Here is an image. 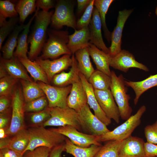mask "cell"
Instances as JSON below:
<instances>
[{"label":"cell","mask_w":157,"mask_h":157,"mask_svg":"<svg viewBox=\"0 0 157 157\" xmlns=\"http://www.w3.org/2000/svg\"><path fill=\"white\" fill-rule=\"evenodd\" d=\"M88 49L90 56L95 63L97 69L111 76L109 67L112 57L94 44L89 43Z\"/></svg>","instance_id":"obj_22"},{"label":"cell","mask_w":157,"mask_h":157,"mask_svg":"<svg viewBox=\"0 0 157 157\" xmlns=\"http://www.w3.org/2000/svg\"><path fill=\"white\" fill-rule=\"evenodd\" d=\"M49 107L48 106L44 110L39 112L33 113L30 116V120L31 123L35 127L42 124L50 117Z\"/></svg>","instance_id":"obj_41"},{"label":"cell","mask_w":157,"mask_h":157,"mask_svg":"<svg viewBox=\"0 0 157 157\" xmlns=\"http://www.w3.org/2000/svg\"></svg>","instance_id":"obj_56"},{"label":"cell","mask_w":157,"mask_h":157,"mask_svg":"<svg viewBox=\"0 0 157 157\" xmlns=\"http://www.w3.org/2000/svg\"><path fill=\"white\" fill-rule=\"evenodd\" d=\"M7 72L4 67L0 64V78H3L8 75Z\"/></svg>","instance_id":"obj_52"},{"label":"cell","mask_w":157,"mask_h":157,"mask_svg":"<svg viewBox=\"0 0 157 157\" xmlns=\"http://www.w3.org/2000/svg\"><path fill=\"white\" fill-rule=\"evenodd\" d=\"M94 90H106L110 89L111 78L104 73L95 70L88 81Z\"/></svg>","instance_id":"obj_32"},{"label":"cell","mask_w":157,"mask_h":157,"mask_svg":"<svg viewBox=\"0 0 157 157\" xmlns=\"http://www.w3.org/2000/svg\"><path fill=\"white\" fill-rule=\"evenodd\" d=\"M90 33L88 26L80 29L75 30L74 33L69 35L67 46L72 55L78 50L88 47L90 40Z\"/></svg>","instance_id":"obj_21"},{"label":"cell","mask_w":157,"mask_h":157,"mask_svg":"<svg viewBox=\"0 0 157 157\" xmlns=\"http://www.w3.org/2000/svg\"><path fill=\"white\" fill-rule=\"evenodd\" d=\"M50 129L66 137L73 143L78 146L88 147L92 144L102 145L99 140V136L83 133L70 126Z\"/></svg>","instance_id":"obj_9"},{"label":"cell","mask_w":157,"mask_h":157,"mask_svg":"<svg viewBox=\"0 0 157 157\" xmlns=\"http://www.w3.org/2000/svg\"><path fill=\"white\" fill-rule=\"evenodd\" d=\"M19 79L9 75L0 79V96L11 95Z\"/></svg>","instance_id":"obj_37"},{"label":"cell","mask_w":157,"mask_h":157,"mask_svg":"<svg viewBox=\"0 0 157 157\" xmlns=\"http://www.w3.org/2000/svg\"><path fill=\"white\" fill-rule=\"evenodd\" d=\"M91 0H77L78 10L81 12L85 7H87Z\"/></svg>","instance_id":"obj_50"},{"label":"cell","mask_w":157,"mask_h":157,"mask_svg":"<svg viewBox=\"0 0 157 157\" xmlns=\"http://www.w3.org/2000/svg\"><path fill=\"white\" fill-rule=\"evenodd\" d=\"M8 136L7 135L6 130L3 129H0V139L4 138Z\"/></svg>","instance_id":"obj_53"},{"label":"cell","mask_w":157,"mask_h":157,"mask_svg":"<svg viewBox=\"0 0 157 157\" xmlns=\"http://www.w3.org/2000/svg\"><path fill=\"white\" fill-rule=\"evenodd\" d=\"M111 83L110 90L118 107L120 117L126 120L131 116L132 109L129 103L131 97L127 93L128 88L122 74L117 76L113 71L111 72Z\"/></svg>","instance_id":"obj_5"},{"label":"cell","mask_w":157,"mask_h":157,"mask_svg":"<svg viewBox=\"0 0 157 157\" xmlns=\"http://www.w3.org/2000/svg\"><path fill=\"white\" fill-rule=\"evenodd\" d=\"M72 63L69 71H62L53 77L51 82L56 86L63 87L71 85L80 79V72L74 54L72 55Z\"/></svg>","instance_id":"obj_20"},{"label":"cell","mask_w":157,"mask_h":157,"mask_svg":"<svg viewBox=\"0 0 157 157\" xmlns=\"http://www.w3.org/2000/svg\"><path fill=\"white\" fill-rule=\"evenodd\" d=\"M12 94L0 96V114L10 112V108L12 107Z\"/></svg>","instance_id":"obj_44"},{"label":"cell","mask_w":157,"mask_h":157,"mask_svg":"<svg viewBox=\"0 0 157 157\" xmlns=\"http://www.w3.org/2000/svg\"><path fill=\"white\" fill-rule=\"evenodd\" d=\"M94 93L100 107L107 117L117 123H119L120 117L119 110L110 90H94Z\"/></svg>","instance_id":"obj_12"},{"label":"cell","mask_w":157,"mask_h":157,"mask_svg":"<svg viewBox=\"0 0 157 157\" xmlns=\"http://www.w3.org/2000/svg\"><path fill=\"white\" fill-rule=\"evenodd\" d=\"M18 15L13 3L9 0H0V26L6 21L7 18L17 17Z\"/></svg>","instance_id":"obj_36"},{"label":"cell","mask_w":157,"mask_h":157,"mask_svg":"<svg viewBox=\"0 0 157 157\" xmlns=\"http://www.w3.org/2000/svg\"><path fill=\"white\" fill-rule=\"evenodd\" d=\"M144 149L146 157H157V144L144 142Z\"/></svg>","instance_id":"obj_45"},{"label":"cell","mask_w":157,"mask_h":157,"mask_svg":"<svg viewBox=\"0 0 157 157\" xmlns=\"http://www.w3.org/2000/svg\"><path fill=\"white\" fill-rule=\"evenodd\" d=\"M11 112L0 114V129L6 130L9 127L11 122Z\"/></svg>","instance_id":"obj_46"},{"label":"cell","mask_w":157,"mask_h":157,"mask_svg":"<svg viewBox=\"0 0 157 157\" xmlns=\"http://www.w3.org/2000/svg\"><path fill=\"white\" fill-rule=\"evenodd\" d=\"M74 54L80 72L88 81L95 70L90 61L88 47L78 50Z\"/></svg>","instance_id":"obj_26"},{"label":"cell","mask_w":157,"mask_h":157,"mask_svg":"<svg viewBox=\"0 0 157 157\" xmlns=\"http://www.w3.org/2000/svg\"><path fill=\"white\" fill-rule=\"evenodd\" d=\"M36 7L42 9V10L48 12L50 8L54 6V1L52 0H38L36 1Z\"/></svg>","instance_id":"obj_47"},{"label":"cell","mask_w":157,"mask_h":157,"mask_svg":"<svg viewBox=\"0 0 157 157\" xmlns=\"http://www.w3.org/2000/svg\"><path fill=\"white\" fill-rule=\"evenodd\" d=\"M78 113L84 122L88 134L101 136L110 131L92 112L88 104Z\"/></svg>","instance_id":"obj_15"},{"label":"cell","mask_w":157,"mask_h":157,"mask_svg":"<svg viewBox=\"0 0 157 157\" xmlns=\"http://www.w3.org/2000/svg\"><path fill=\"white\" fill-rule=\"evenodd\" d=\"M102 146L92 144L88 147H80L74 144L66 138L65 151L74 157H94Z\"/></svg>","instance_id":"obj_27"},{"label":"cell","mask_w":157,"mask_h":157,"mask_svg":"<svg viewBox=\"0 0 157 157\" xmlns=\"http://www.w3.org/2000/svg\"><path fill=\"white\" fill-rule=\"evenodd\" d=\"M133 11V9H125L119 12L116 25L111 33V45L108 48V54L112 57L122 50V37L123 28L126 21Z\"/></svg>","instance_id":"obj_13"},{"label":"cell","mask_w":157,"mask_h":157,"mask_svg":"<svg viewBox=\"0 0 157 157\" xmlns=\"http://www.w3.org/2000/svg\"><path fill=\"white\" fill-rule=\"evenodd\" d=\"M11 138L9 136L0 140V149L8 147Z\"/></svg>","instance_id":"obj_51"},{"label":"cell","mask_w":157,"mask_h":157,"mask_svg":"<svg viewBox=\"0 0 157 157\" xmlns=\"http://www.w3.org/2000/svg\"><path fill=\"white\" fill-rule=\"evenodd\" d=\"M29 143L28 130L24 129L18 132L11 138L8 148L23 155Z\"/></svg>","instance_id":"obj_31"},{"label":"cell","mask_w":157,"mask_h":157,"mask_svg":"<svg viewBox=\"0 0 157 157\" xmlns=\"http://www.w3.org/2000/svg\"><path fill=\"white\" fill-rule=\"evenodd\" d=\"M65 148V142L54 147L52 149L49 157H61Z\"/></svg>","instance_id":"obj_49"},{"label":"cell","mask_w":157,"mask_h":157,"mask_svg":"<svg viewBox=\"0 0 157 157\" xmlns=\"http://www.w3.org/2000/svg\"><path fill=\"white\" fill-rule=\"evenodd\" d=\"M94 0H91L86 8L83 15L76 22V28L78 30L83 27L88 26L89 25L92 17L94 9Z\"/></svg>","instance_id":"obj_40"},{"label":"cell","mask_w":157,"mask_h":157,"mask_svg":"<svg viewBox=\"0 0 157 157\" xmlns=\"http://www.w3.org/2000/svg\"><path fill=\"white\" fill-rule=\"evenodd\" d=\"M113 0H94V6L97 10L100 17L105 36L109 42L111 41V33L108 29L106 22V16Z\"/></svg>","instance_id":"obj_33"},{"label":"cell","mask_w":157,"mask_h":157,"mask_svg":"<svg viewBox=\"0 0 157 157\" xmlns=\"http://www.w3.org/2000/svg\"><path fill=\"white\" fill-rule=\"evenodd\" d=\"M0 157H3L2 154L0 153Z\"/></svg>","instance_id":"obj_55"},{"label":"cell","mask_w":157,"mask_h":157,"mask_svg":"<svg viewBox=\"0 0 157 157\" xmlns=\"http://www.w3.org/2000/svg\"><path fill=\"white\" fill-rule=\"evenodd\" d=\"M87 104L86 93L80 79L72 85L67 99V106L78 112Z\"/></svg>","instance_id":"obj_18"},{"label":"cell","mask_w":157,"mask_h":157,"mask_svg":"<svg viewBox=\"0 0 157 157\" xmlns=\"http://www.w3.org/2000/svg\"><path fill=\"white\" fill-rule=\"evenodd\" d=\"M36 7L35 0H20L15 6V9L19 16V20L23 23L30 15L35 11Z\"/></svg>","instance_id":"obj_34"},{"label":"cell","mask_w":157,"mask_h":157,"mask_svg":"<svg viewBox=\"0 0 157 157\" xmlns=\"http://www.w3.org/2000/svg\"><path fill=\"white\" fill-rule=\"evenodd\" d=\"M143 139L131 136L122 141L119 150V157H146Z\"/></svg>","instance_id":"obj_16"},{"label":"cell","mask_w":157,"mask_h":157,"mask_svg":"<svg viewBox=\"0 0 157 157\" xmlns=\"http://www.w3.org/2000/svg\"><path fill=\"white\" fill-rule=\"evenodd\" d=\"M79 76L86 91L87 97V104L93 110L94 115L106 126L111 123V119L107 117L100 107L95 95L94 90L84 75L79 73Z\"/></svg>","instance_id":"obj_17"},{"label":"cell","mask_w":157,"mask_h":157,"mask_svg":"<svg viewBox=\"0 0 157 157\" xmlns=\"http://www.w3.org/2000/svg\"><path fill=\"white\" fill-rule=\"evenodd\" d=\"M24 25H17L1 49L2 52V58L8 60L14 57V51L17 44L19 34L24 29Z\"/></svg>","instance_id":"obj_30"},{"label":"cell","mask_w":157,"mask_h":157,"mask_svg":"<svg viewBox=\"0 0 157 157\" xmlns=\"http://www.w3.org/2000/svg\"><path fill=\"white\" fill-rule=\"evenodd\" d=\"M110 65L115 69L125 73L131 68H138L145 72L149 71L146 66L136 60L132 53L124 49L112 57Z\"/></svg>","instance_id":"obj_14"},{"label":"cell","mask_w":157,"mask_h":157,"mask_svg":"<svg viewBox=\"0 0 157 157\" xmlns=\"http://www.w3.org/2000/svg\"><path fill=\"white\" fill-rule=\"evenodd\" d=\"M39 8L37 9L33 16L31 18L28 22L24 25V29L21 33L19 35L17 44L15 51L14 53V56L18 58L27 59L28 44V36L31 24L37 14L39 11Z\"/></svg>","instance_id":"obj_25"},{"label":"cell","mask_w":157,"mask_h":157,"mask_svg":"<svg viewBox=\"0 0 157 157\" xmlns=\"http://www.w3.org/2000/svg\"><path fill=\"white\" fill-rule=\"evenodd\" d=\"M125 85L131 87L135 94L134 103L136 105L140 96L148 89L157 86V74L151 75L145 79L138 81H133L125 80Z\"/></svg>","instance_id":"obj_24"},{"label":"cell","mask_w":157,"mask_h":157,"mask_svg":"<svg viewBox=\"0 0 157 157\" xmlns=\"http://www.w3.org/2000/svg\"><path fill=\"white\" fill-rule=\"evenodd\" d=\"M122 141H107L94 157H119V150Z\"/></svg>","instance_id":"obj_35"},{"label":"cell","mask_w":157,"mask_h":157,"mask_svg":"<svg viewBox=\"0 0 157 157\" xmlns=\"http://www.w3.org/2000/svg\"><path fill=\"white\" fill-rule=\"evenodd\" d=\"M71 55H64L59 58L53 60L37 58L35 60L45 72L50 83L53 76L71 66L72 60Z\"/></svg>","instance_id":"obj_11"},{"label":"cell","mask_w":157,"mask_h":157,"mask_svg":"<svg viewBox=\"0 0 157 157\" xmlns=\"http://www.w3.org/2000/svg\"><path fill=\"white\" fill-rule=\"evenodd\" d=\"M155 14L156 15H157V6L156 8V9L155 10Z\"/></svg>","instance_id":"obj_54"},{"label":"cell","mask_w":157,"mask_h":157,"mask_svg":"<svg viewBox=\"0 0 157 157\" xmlns=\"http://www.w3.org/2000/svg\"><path fill=\"white\" fill-rule=\"evenodd\" d=\"M25 69L30 73L34 81H40L49 84L47 77L42 67L34 60L28 58H18Z\"/></svg>","instance_id":"obj_29"},{"label":"cell","mask_w":157,"mask_h":157,"mask_svg":"<svg viewBox=\"0 0 157 157\" xmlns=\"http://www.w3.org/2000/svg\"><path fill=\"white\" fill-rule=\"evenodd\" d=\"M20 82L26 103L45 96L37 83L23 79H20Z\"/></svg>","instance_id":"obj_28"},{"label":"cell","mask_w":157,"mask_h":157,"mask_svg":"<svg viewBox=\"0 0 157 157\" xmlns=\"http://www.w3.org/2000/svg\"><path fill=\"white\" fill-rule=\"evenodd\" d=\"M49 38L45 42L41 56L37 58L55 59L62 55H72L67 46L68 32L67 31L50 30Z\"/></svg>","instance_id":"obj_4"},{"label":"cell","mask_w":157,"mask_h":157,"mask_svg":"<svg viewBox=\"0 0 157 157\" xmlns=\"http://www.w3.org/2000/svg\"><path fill=\"white\" fill-rule=\"evenodd\" d=\"M52 149L45 147H40L32 151H26L23 157H49Z\"/></svg>","instance_id":"obj_43"},{"label":"cell","mask_w":157,"mask_h":157,"mask_svg":"<svg viewBox=\"0 0 157 157\" xmlns=\"http://www.w3.org/2000/svg\"><path fill=\"white\" fill-rule=\"evenodd\" d=\"M144 130L147 142L157 144V120L152 124L146 126Z\"/></svg>","instance_id":"obj_42"},{"label":"cell","mask_w":157,"mask_h":157,"mask_svg":"<svg viewBox=\"0 0 157 157\" xmlns=\"http://www.w3.org/2000/svg\"><path fill=\"white\" fill-rule=\"evenodd\" d=\"M19 20L18 16L10 18L0 26V49L2 44L6 37L12 31H13L17 25L16 24Z\"/></svg>","instance_id":"obj_38"},{"label":"cell","mask_w":157,"mask_h":157,"mask_svg":"<svg viewBox=\"0 0 157 157\" xmlns=\"http://www.w3.org/2000/svg\"><path fill=\"white\" fill-rule=\"evenodd\" d=\"M28 131L29 143L25 153L40 147L52 149L65 142L66 138L64 135L50 129H46L43 126L31 128Z\"/></svg>","instance_id":"obj_3"},{"label":"cell","mask_w":157,"mask_h":157,"mask_svg":"<svg viewBox=\"0 0 157 157\" xmlns=\"http://www.w3.org/2000/svg\"><path fill=\"white\" fill-rule=\"evenodd\" d=\"M53 12L39 11L35 19L33 28L28 39L30 44L28 53V58L33 61L36 60L42 50L45 42L48 27L51 23Z\"/></svg>","instance_id":"obj_1"},{"label":"cell","mask_w":157,"mask_h":157,"mask_svg":"<svg viewBox=\"0 0 157 157\" xmlns=\"http://www.w3.org/2000/svg\"><path fill=\"white\" fill-rule=\"evenodd\" d=\"M0 153L3 157H23V156L8 147L0 149Z\"/></svg>","instance_id":"obj_48"},{"label":"cell","mask_w":157,"mask_h":157,"mask_svg":"<svg viewBox=\"0 0 157 157\" xmlns=\"http://www.w3.org/2000/svg\"><path fill=\"white\" fill-rule=\"evenodd\" d=\"M12 110L10 125L6 130L8 136H13L25 129L24 116L26 103L22 88L19 86L15 87L12 94Z\"/></svg>","instance_id":"obj_6"},{"label":"cell","mask_w":157,"mask_h":157,"mask_svg":"<svg viewBox=\"0 0 157 157\" xmlns=\"http://www.w3.org/2000/svg\"><path fill=\"white\" fill-rule=\"evenodd\" d=\"M37 83L47 98L49 107L63 108L68 107L67 99L70 92L72 85L60 87L52 86L40 81H38Z\"/></svg>","instance_id":"obj_10"},{"label":"cell","mask_w":157,"mask_h":157,"mask_svg":"<svg viewBox=\"0 0 157 157\" xmlns=\"http://www.w3.org/2000/svg\"><path fill=\"white\" fill-rule=\"evenodd\" d=\"M146 110L145 106H141L137 112L122 124L112 131L99 136L100 142L123 140L131 136L135 129L140 125L141 118Z\"/></svg>","instance_id":"obj_7"},{"label":"cell","mask_w":157,"mask_h":157,"mask_svg":"<svg viewBox=\"0 0 157 157\" xmlns=\"http://www.w3.org/2000/svg\"><path fill=\"white\" fill-rule=\"evenodd\" d=\"M50 117L44 123L47 126H72L78 131L88 134L86 126L78 113L68 107H49Z\"/></svg>","instance_id":"obj_2"},{"label":"cell","mask_w":157,"mask_h":157,"mask_svg":"<svg viewBox=\"0 0 157 157\" xmlns=\"http://www.w3.org/2000/svg\"><path fill=\"white\" fill-rule=\"evenodd\" d=\"M90 25V43L106 53H109V48L105 44L103 40L102 33V24L99 12L94 8L92 17Z\"/></svg>","instance_id":"obj_19"},{"label":"cell","mask_w":157,"mask_h":157,"mask_svg":"<svg viewBox=\"0 0 157 157\" xmlns=\"http://www.w3.org/2000/svg\"><path fill=\"white\" fill-rule=\"evenodd\" d=\"M48 101L44 96L25 103V109L26 112H36L42 111L48 106Z\"/></svg>","instance_id":"obj_39"},{"label":"cell","mask_w":157,"mask_h":157,"mask_svg":"<svg viewBox=\"0 0 157 157\" xmlns=\"http://www.w3.org/2000/svg\"><path fill=\"white\" fill-rule=\"evenodd\" d=\"M0 64L4 67L9 75L19 79L33 81L18 58L14 56L10 59L6 60L1 58Z\"/></svg>","instance_id":"obj_23"},{"label":"cell","mask_w":157,"mask_h":157,"mask_svg":"<svg viewBox=\"0 0 157 157\" xmlns=\"http://www.w3.org/2000/svg\"><path fill=\"white\" fill-rule=\"evenodd\" d=\"M76 24L73 6L70 2L65 0L58 1L51 18L52 26L58 29L65 26L75 30Z\"/></svg>","instance_id":"obj_8"}]
</instances>
